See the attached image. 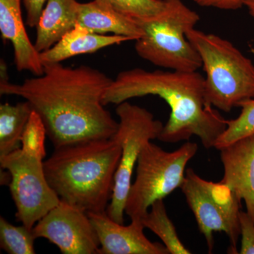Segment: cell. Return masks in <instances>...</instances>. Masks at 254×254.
Masks as SVG:
<instances>
[{"mask_svg":"<svg viewBox=\"0 0 254 254\" xmlns=\"http://www.w3.org/2000/svg\"><path fill=\"white\" fill-rule=\"evenodd\" d=\"M202 7H212L221 10H237L245 6V0H192Z\"/></svg>","mask_w":254,"mask_h":254,"instance_id":"25","label":"cell"},{"mask_svg":"<svg viewBox=\"0 0 254 254\" xmlns=\"http://www.w3.org/2000/svg\"><path fill=\"white\" fill-rule=\"evenodd\" d=\"M180 189L205 237L208 253L213 250V232H223L231 244L228 253L238 254L241 200L235 193L221 182L203 180L190 168L186 170Z\"/></svg>","mask_w":254,"mask_h":254,"instance_id":"7","label":"cell"},{"mask_svg":"<svg viewBox=\"0 0 254 254\" xmlns=\"http://www.w3.org/2000/svg\"><path fill=\"white\" fill-rule=\"evenodd\" d=\"M22 0H0V32L14 49V62L18 71H28L36 76L43 74L40 53L31 43L21 12Z\"/></svg>","mask_w":254,"mask_h":254,"instance_id":"13","label":"cell"},{"mask_svg":"<svg viewBox=\"0 0 254 254\" xmlns=\"http://www.w3.org/2000/svg\"><path fill=\"white\" fill-rule=\"evenodd\" d=\"M32 230L36 239H47L64 254H99V240L88 213L65 200L60 199Z\"/></svg>","mask_w":254,"mask_h":254,"instance_id":"10","label":"cell"},{"mask_svg":"<svg viewBox=\"0 0 254 254\" xmlns=\"http://www.w3.org/2000/svg\"><path fill=\"white\" fill-rule=\"evenodd\" d=\"M36 240L33 230L26 226H15L0 218V247L9 254H34V241Z\"/></svg>","mask_w":254,"mask_h":254,"instance_id":"19","label":"cell"},{"mask_svg":"<svg viewBox=\"0 0 254 254\" xmlns=\"http://www.w3.org/2000/svg\"><path fill=\"white\" fill-rule=\"evenodd\" d=\"M33 110L28 101L0 105V157L21 148V138Z\"/></svg>","mask_w":254,"mask_h":254,"instance_id":"17","label":"cell"},{"mask_svg":"<svg viewBox=\"0 0 254 254\" xmlns=\"http://www.w3.org/2000/svg\"><path fill=\"white\" fill-rule=\"evenodd\" d=\"M133 19L153 17L163 9L164 0H97Z\"/></svg>","mask_w":254,"mask_h":254,"instance_id":"21","label":"cell"},{"mask_svg":"<svg viewBox=\"0 0 254 254\" xmlns=\"http://www.w3.org/2000/svg\"><path fill=\"white\" fill-rule=\"evenodd\" d=\"M46 127L41 118L33 111L21 138V149L28 154L35 155L42 159L46 156Z\"/></svg>","mask_w":254,"mask_h":254,"instance_id":"22","label":"cell"},{"mask_svg":"<svg viewBox=\"0 0 254 254\" xmlns=\"http://www.w3.org/2000/svg\"><path fill=\"white\" fill-rule=\"evenodd\" d=\"M198 145L187 142L178 149L167 152L148 142L137 161L136 176L131 184L125 213L131 221H141L154 202L181 188L186 166L198 151Z\"/></svg>","mask_w":254,"mask_h":254,"instance_id":"6","label":"cell"},{"mask_svg":"<svg viewBox=\"0 0 254 254\" xmlns=\"http://www.w3.org/2000/svg\"><path fill=\"white\" fill-rule=\"evenodd\" d=\"M245 6L248 9L251 16L254 18V0H245Z\"/></svg>","mask_w":254,"mask_h":254,"instance_id":"26","label":"cell"},{"mask_svg":"<svg viewBox=\"0 0 254 254\" xmlns=\"http://www.w3.org/2000/svg\"><path fill=\"white\" fill-rule=\"evenodd\" d=\"M239 107L242 108L240 115L235 120H227L226 128L215 143L216 149L254 134V98L245 100Z\"/></svg>","mask_w":254,"mask_h":254,"instance_id":"20","label":"cell"},{"mask_svg":"<svg viewBox=\"0 0 254 254\" xmlns=\"http://www.w3.org/2000/svg\"><path fill=\"white\" fill-rule=\"evenodd\" d=\"M87 213L99 240V254H170L165 245L145 237L141 221L125 226L112 220L107 212Z\"/></svg>","mask_w":254,"mask_h":254,"instance_id":"11","label":"cell"},{"mask_svg":"<svg viewBox=\"0 0 254 254\" xmlns=\"http://www.w3.org/2000/svg\"><path fill=\"white\" fill-rule=\"evenodd\" d=\"M77 23L92 33L129 37L133 41L143 36V31L133 18L120 14L97 0L79 3Z\"/></svg>","mask_w":254,"mask_h":254,"instance_id":"16","label":"cell"},{"mask_svg":"<svg viewBox=\"0 0 254 254\" xmlns=\"http://www.w3.org/2000/svg\"><path fill=\"white\" fill-rule=\"evenodd\" d=\"M241 249L239 254H254V222L247 212L240 214Z\"/></svg>","mask_w":254,"mask_h":254,"instance_id":"23","label":"cell"},{"mask_svg":"<svg viewBox=\"0 0 254 254\" xmlns=\"http://www.w3.org/2000/svg\"><path fill=\"white\" fill-rule=\"evenodd\" d=\"M205 78L197 71H148L141 68L118 73L103 98L105 106L131 98L158 95L171 113L158 139L175 143L199 138L205 148H215L227 127V120L205 100Z\"/></svg>","mask_w":254,"mask_h":254,"instance_id":"2","label":"cell"},{"mask_svg":"<svg viewBox=\"0 0 254 254\" xmlns=\"http://www.w3.org/2000/svg\"><path fill=\"white\" fill-rule=\"evenodd\" d=\"M77 0H48L36 26L34 46L40 53L50 49L77 24Z\"/></svg>","mask_w":254,"mask_h":254,"instance_id":"15","label":"cell"},{"mask_svg":"<svg viewBox=\"0 0 254 254\" xmlns=\"http://www.w3.org/2000/svg\"><path fill=\"white\" fill-rule=\"evenodd\" d=\"M163 9L153 17L133 19L143 31L135 41L137 55L155 66L172 71H197L202 61L186 36L199 15L182 0H164Z\"/></svg>","mask_w":254,"mask_h":254,"instance_id":"5","label":"cell"},{"mask_svg":"<svg viewBox=\"0 0 254 254\" xmlns=\"http://www.w3.org/2000/svg\"><path fill=\"white\" fill-rule=\"evenodd\" d=\"M116 113L119 127L113 138L120 143L122 155L115 174L113 195L106 212L114 221L124 224L125 205L135 165L145 145L158 138L164 125L155 120L149 111L128 101L119 104Z\"/></svg>","mask_w":254,"mask_h":254,"instance_id":"8","label":"cell"},{"mask_svg":"<svg viewBox=\"0 0 254 254\" xmlns=\"http://www.w3.org/2000/svg\"><path fill=\"white\" fill-rule=\"evenodd\" d=\"M43 74L21 84L0 81V94L28 101L46 127L54 148L76 142L113 138L119 122L103 98L113 79L86 65L72 68L43 64Z\"/></svg>","mask_w":254,"mask_h":254,"instance_id":"1","label":"cell"},{"mask_svg":"<svg viewBox=\"0 0 254 254\" xmlns=\"http://www.w3.org/2000/svg\"><path fill=\"white\" fill-rule=\"evenodd\" d=\"M121 155L113 137L63 145L44 161L47 180L60 199L86 212L104 213Z\"/></svg>","mask_w":254,"mask_h":254,"instance_id":"3","label":"cell"},{"mask_svg":"<svg viewBox=\"0 0 254 254\" xmlns=\"http://www.w3.org/2000/svg\"><path fill=\"white\" fill-rule=\"evenodd\" d=\"M0 165L11 175L9 187L16 205V220L33 230L37 222L60 202L47 180L44 160L21 148L0 157Z\"/></svg>","mask_w":254,"mask_h":254,"instance_id":"9","label":"cell"},{"mask_svg":"<svg viewBox=\"0 0 254 254\" xmlns=\"http://www.w3.org/2000/svg\"><path fill=\"white\" fill-rule=\"evenodd\" d=\"M127 41H133L129 37L105 36L92 33L81 25L68 32L50 49L40 53L42 63H61L80 55L92 54L98 50Z\"/></svg>","mask_w":254,"mask_h":254,"instance_id":"14","label":"cell"},{"mask_svg":"<svg viewBox=\"0 0 254 254\" xmlns=\"http://www.w3.org/2000/svg\"><path fill=\"white\" fill-rule=\"evenodd\" d=\"M151 210L141 219L145 228L149 229L163 242L170 254H191L182 243L173 222L169 218L163 199L156 200Z\"/></svg>","mask_w":254,"mask_h":254,"instance_id":"18","label":"cell"},{"mask_svg":"<svg viewBox=\"0 0 254 254\" xmlns=\"http://www.w3.org/2000/svg\"><path fill=\"white\" fill-rule=\"evenodd\" d=\"M26 11V25L36 27L48 0H22Z\"/></svg>","mask_w":254,"mask_h":254,"instance_id":"24","label":"cell"},{"mask_svg":"<svg viewBox=\"0 0 254 254\" xmlns=\"http://www.w3.org/2000/svg\"><path fill=\"white\" fill-rule=\"evenodd\" d=\"M219 150L224 169L221 182L239 200L245 201L247 212L254 222V134Z\"/></svg>","mask_w":254,"mask_h":254,"instance_id":"12","label":"cell"},{"mask_svg":"<svg viewBox=\"0 0 254 254\" xmlns=\"http://www.w3.org/2000/svg\"><path fill=\"white\" fill-rule=\"evenodd\" d=\"M198 52L205 78V100L213 108L230 113L245 100L254 98V64L231 42L195 29L186 32Z\"/></svg>","mask_w":254,"mask_h":254,"instance_id":"4","label":"cell"}]
</instances>
